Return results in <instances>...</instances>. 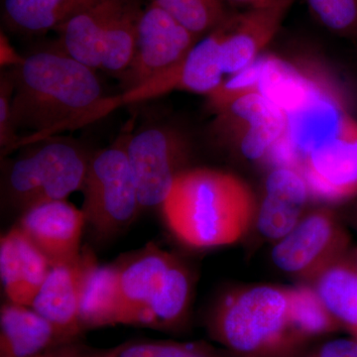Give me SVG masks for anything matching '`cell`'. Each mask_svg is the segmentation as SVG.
<instances>
[{
  "mask_svg": "<svg viewBox=\"0 0 357 357\" xmlns=\"http://www.w3.org/2000/svg\"><path fill=\"white\" fill-rule=\"evenodd\" d=\"M223 22L192 47L172 69L119 96V105L144 102L173 91H185L208 96L222 83L220 44Z\"/></svg>",
  "mask_w": 357,
  "mask_h": 357,
  "instance_id": "obj_10",
  "label": "cell"
},
{
  "mask_svg": "<svg viewBox=\"0 0 357 357\" xmlns=\"http://www.w3.org/2000/svg\"><path fill=\"white\" fill-rule=\"evenodd\" d=\"M347 232L328 210L312 211L272 250L274 264L295 276L314 279L326 267L344 257Z\"/></svg>",
  "mask_w": 357,
  "mask_h": 357,
  "instance_id": "obj_8",
  "label": "cell"
},
{
  "mask_svg": "<svg viewBox=\"0 0 357 357\" xmlns=\"http://www.w3.org/2000/svg\"><path fill=\"white\" fill-rule=\"evenodd\" d=\"M189 150L184 136L167 126L155 124L128 134L126 154L141 211L162 208L176 178L189 169Z\"/></svg>",
  "mask_w": 357,
  "mask_h": 357,
  "instance_id": "obj_6",
  "label": "cell"
},
{
  "mask_svg": "<svg viewBox=\"0 0 357 357\" xmlns=\"http://www.w3.org/2000/svg\"><path fill=\"white\" fill-rule=\"evenodd\" d=\"M181 24L201 36L229 17L225 0H153Z\"/></svg>",
  "mask_w": 357,
  "mask_h": 357,
  "instance_id": "obj_29",
  "label": "cell"
},
{
  "mask_svg": "<svg viewBox=\"0 0 357 357\" xmlns=\"http://www.w3.org/2000/svg\"><path fill=\"white\" fill-rule=\"evenodd\" d=\"M314 17L331 31L357 35V0H307Z\"/></svg>",
  "mask_w": 357,
  "mask_h": 357,
  "instance_id": "obj_31",
  "label": "cell"
},
{
  "mask_svg": "<svg viewBox=\"0 0 357 357\" xmlns=\"http://www.w3.org/2000/svg\"><path fill=\"white\" fill-rule=\"evenodd\" d=\"M263 57L232 75L230 79L223 81L211 95L208 96L211 109L220 112L227 109L237 98L249 93H257L258 83L261 76Z\"/></svg>",
  "mask_w": 357,
  "mask_h": 357,
  "instance_id": "obj_30",
  "label": "cell"
},
{
  "mask_svg": "<svg viewBox=\"0 0 357 357\" xmlns=\"http://www.w3.org/2000/svg\"><path fill=\"white\" fill-rule=\"evenodd\" d=\"M25 57H21L6 34H0V65L4 68L17 67L24 61Z\"/></svg>",
  "mask_w": 357,
  "mask_h": 357,
  "instance_id": "obj_34",
  "label": "cell"
},
{
  "mask_svg": "<svg viewBox=\"0 0 357 357\" xmlns=\"http://www.w3.org/2000/svg\"><path fill=\"white\" fill-rule=\"evenodd\" d=\"M314 290L328 311L357 338V265L340 258L314 279Z\"/></svg>",
  "mask_w": 357,
  "mask_h": 357,
  "instance_id": "obj_24",
  "label": "cell"
},
{
  "mask_svg": "<svg viewBox=\"0 0 357 357\" xmlns=\"http://www.w3.org/2000/svg\"><path fill=\"white\" fill-rule=\"evenodd\" d=\"M310 194L326 202L357 196V122L347 124L337 138L312 152L303 162Z\"/></svg>",
  "mask_w": 357,
  "mask_h": 357,
  "instance_id": "obj_12",
  "label": "cell"
},
{
  "mask_svg": "<svg viewBox=\"0 0 357 357\" xmlns=\"http://www.w3.org/2000/svg\"><path fill=\"white\" fill-rule=\"evenodd\" d=\"M42 357H227L204 342L132 340L107 349L66 344Z\"/></svg>",
  "mask_w": 357,
  "mask_h": 357,
  "instance_id": "obj_25",
  "label": "cell"
},
{
  "mask_svg": "<svg viewBox=\"0 0 357 357\" xmlns=\"http://www.w3.org/2000/svg\"><path fill=\"white\" fill-rule=\"evenodd\" d=\"M96 0H4L7 24L23 33L57 30Z\"/></svg>",
  "mask_w": 357,
  "mask_h": 357,
  "instance_id": "obj_26",
  "label": "cell"
},
{
  "mask_svg": "<svg viewBox=\"0 0 357 357\" xmlns=\"http://www.w3.org/2000/svg\"><path fill=\"white\" fill-rule=\"evenodd\" d=\"M98 264L93 250L83 248L74 261L51 268L33 300L32 309L70 342H77L84 333L79 323V305L86 279Z\"/></svg>",
  "mask_w": 357,
  "mask_h": 357,
  "instance_id": "obj_11",
  "label": "cell"
},
{
  "mask_svg": "<svg viewBox=\"0 0 357 357\" xmlns=\"http://www.w3.org/2000/svg\"><path fill=\"white\" fill-rule=\"evenodd\" d=\"M121 314V292L117 263L98 264L84 284L79 323L86 332L93 328L119 325Z\"/></svg>",
  "mask_w": 357,
  "mask_h": 357,
  "instance_id": "obj_23",
  "label": "cell"
},
{
  "mask_svg": "<svg viewBox=\"0 0 357 357\" xmlns=\"http://www.w3.org/2000/svg\"><path fill=\"white\" fill-rule=\"evenodd\" d=\"M95 70L58 47L11 68L13 128L31 132L15 148L84 128L116 109L117 96H105Z\"/></svg>",
  "mask_w": 357,
  "mask_h": 357,
  "instance_id": "obj_1",
  "label": "cell"
},
{
  "mask_svg": "<svg viewBox=\"0 0 357 357\" xmlns=\"http://www.w3.org/2000/svg\"><path fill=\"white\" fill-rule=\"evenodd\" d=\"M311 196L304 176L297 169L274 167L265 182L264 198L256 211V225L263 236L279 241L302 220Z\"/></svg>",
  "mask_w": 357,
  "mask_h": 357,
  "instance_id": "obj_17",
  "label": "cell"
},
{
  "mask_svg": "<svg viewBox=\"0 0 357 357\" xmlns=\"http://www.w3.org/2000/svg\"><path fill=\"white\" fill-rule=\"evenodd\" d=\"M211 337L241 357H286L301 340L290 319V291L274 285L237 289L215 303Z\"/></svg>",
  "mask_w": 357,
  "mask_h": 357,
  "instance_id": "obj_3",
  "label": "cell"
},
{
  "mask_svg": "<svg viewBox=\"0 0 357 357\" xmlns=\"http://www.w3.org/2000/svg\"><path fill=\"white\" fill-rule=\"evenodd\" d=\"M352 260H354V263L357 265V250H356V252H354V256H352L351 258Z\"/></svg>",
  "mask_w": 357,
  "mask_h": 357,
  "instance_id": "obj_36",
  "label": "cell"
},
{
  "mask_svg": "<svg viewBox=\"0 0 357 357\" xmlns=\"http://www.w3.org/2000/svg\"><path fill=\"white\" fill-rule=\"evenodd\" d=\"M176 259L172 253L150 243L116 262L121 299L119 325L138 326L141 312Z\"/></svg>",
  "mask_w": 357,
  "mask_h": 357,
  "instance_id": "obj_15",
  "label": "cell"
},
{
  "mask_svg": "<svg viewBox=\"0 0 357 357\" xmlns=\"http://www.w3.org/2000/svg\"><path fill=\"white\" fill-rule=\"evenodd\" d=\"M192 295V275L177 258L153 298L141 312L138 326L160 331L177 330L188 318Z\"/></svg>",
  "mask_w": 357,
  "mask_h": 357,
  "instance_id": "obj_21",
  "label": "cell"
},
{
  "mask_svg": "<svg viewBox=\"0 0 357 357\" xmlns=\"http://www.w3.org/2000/svg\"><path fill=\"white\" fill-rule=\"evenodd\" d=\"M312 357H314V356H312Z\"/></svg>",
  "mask_w": 357,
  "mask_h": 357,
  "instance_id": "obj_37",
  "label": "cell"
},
{
  "mask_svg": "<svg viewBox=\"0 0 357 357\" xmlns=\"http://www.w3.org/2000/svg\"><path fill=\"white\" fill-rule=\"evenodd\" d=\"M32 145L9 163L2 181L6 206L21 213L82 191L91 155L67 138L48 137Z\"/></svg>",
  "mask_w": 357,
  "mask_h": 357,
  "instance_id": "obj_4",
  "label": "cell"
},
{
  "mask_svg": "<svg viewBox=\"0 0 357 357\" xmlns=\"http://www.w3.org/2000/svg\"><path fill=\"white\" fill-rule=\"evenodd\" d=\"M314 357H357V340L337 338L326 342Z\"/></svg>",
  "mask_w": 357,
  "mask_h": 357,
  "instance_id": "obj_33",
  "label": "cell"
},
{
  "mask_svg": "<svg viewBox=\"0 0 357 357\" xmlns=\"http://www.w3.org/2000/svg\"><path fill=\"white\" fill-rule=\"evenodd\" d=\"M13 83L10 70L0 81V144L2 150L15 149L21 137L13 124Z\"/></svg>",
  "mask_w": 357,
  "mask_h": 357,
  "instance_id": "obj_32",
  "label": "cell"
},
{
  "mask_svg": "<svg viewBox=\"0 0 357 357\" xmlns=\"http://www.w3.org/2000/svg\"><path fill=\"white\" fill-rule=\"evenodd\" d=\"M86 218L67 199L49 202L21 213L16 227L50 262L51 266L74 261L81 255Z\"/></svg>",
  "mask_w": 357,
  "mask_h": 357,
  "instance_id": "obj_13",
  "label": "cell"
},
{
  "mask_svg": "<svg viewBox=\"0 0 357 357\" xmlns=\"http://www.w3.org/2000/svg\"><path fill=\"white\" fill-rule=\"evenodd\" d=\"M296 0H281L274 6L229 14L223 21L220 63L225 74L234 75L261 57L280 29Z\"/></svg>",
  "mask_w": 357,
  "mask_h": 357,
  "instance_id": "obj_14",
  "label": "cell"
},
{
  "mask_svg": "<svg viewBox=\"0 0 357 357\" xmlns=\"http://www.w3.org/2000/svg\"><path fill=\"white\" fill-rule=\"evenodd\" d=\"M161 211L173 236L198 249L236 243L256 218L248 185L232 174L210 168L181 173Z\"/></svg>",
  "mask_w": 357,
  "mask_h": 357,
  "instance_id": "obj_2",
  "label": "cell"
},
{
  "mask_svg": "<svg viewBox=\"0 0 357 357\" xmlns=\"http://www.w3.org/2000/svg\"><path fill=\"white\" fill-rule=\"evenodd\" d=\"M142 9L136 0H128L107 28L102 44L100 70L122 77L132 63Z\"/></svg>",
  "mask_w": 357,
  "mask_h": 357,
  "instance_id": "obj_27",
  "label": "cell"
},
{
  "mask_svg": "<svg viewBox=\"0 0 357 357\" xmlns=\"http://www.w3.org/2000/svg\"><path fill=\"white\" fill-rule=\"evenodd\" d=\"M73 342L31 307L8 301L0 309V357H41Z\"/></svg>",
  "mask_w": 357,
  "mask_h": 357,
  "instance_id": "obj_19",
  "label": "cell"
},
{
  "mask_svg": "<svg viewBox=\"0 0 357 357\" xmlns=\"http://www.w3.org/2000/svg\"><path fill=\"white\" fill-rule=\"evenodd\" d=\"M128 135L91 155L82 192L86 225L98 241L128 229L141 211L137 187L126 154Z\"/></svg>",
  "mask_w": 357,
  "mask_h": 357,
  "instance_id": "obj_5",
  "label": "cell"
},
{
  "mask_svg": "<svg viewBox=\"0 0 357 357\" xmlns=\"http://www.w3.org/2000/svg\"><path fill=\"white\" fill-rule=\"evenodd\" d=\"M321 79L283 59L264 56L257 93L287 114L306 102Z\"/></svg>",
  "mask_w": 357,
  "mask_h": 357,
  "instance_id": "obj_22",
  "label": "cell"
},
{
  "mask_svg": "<svg viewBox=\"0 0 357 357\" xmlns=\"http://www.w3.org/2000/svg\"><path fill=\"white\" fill-rule=\"evenodd\" d=\"M128 0H96L58 28V48L93 70L100 69L105 32Z\"/></svg>",
  "mask_w": 357,
  "mask_h": 357,
  "instance_id": "obj_20",
  "label": "cell"
},
{
  "mask_svg": "<svg viewBox=\"0 0 357 357\" xmlns=\"http://www.w3.org/2000/svg\"><path fill=\"white\" fill-rule=\"evenodd\" d=\"M199 37L152 0L141 14L135 55L121 77L123 91L172 69L198 43Z\"/></svg>",
  "mask_w": 357,
  "mask_h": 357,
  "instance_id": "obj_7",
  "label": "cell"
},
{
  "mask_svg": "<svg viewBox=\"0 0 357 357\" xmlns=\"http://www.w3.org/2000/svg\"><path fill=\"white\" fill-rule=\"evenodd\" d=\"M218 121L246 126L236 140L241 155L251 161L266 159L287 128L285 112L259 93L237 98L218 112Z\"/></svg>",
  "mask_w": 357,
  "mask_h": 357,
  "instance_id": "obj_16",
  "label": "cell"
},
{
  "mask_svg": "<svg viewBox=\"0 0 357 357\" xmlns=\"http://www.w3.org/2000/svg\"><path fill=\"white\" fill-rule=\"evenodd\" d=\"M356 340H357V338H356Z\"/></svg>",
  "mask_w": 357,
  "mask_h": 357,
  "instance_id": "obj_38",
  "label": "cell"
},
{
  "mask_svg": "<svg viewBox=\"0 0 357 357\" xmlns=\"http://www.w3.org/2000/svg\"><path fill=\"white\" fill-rule=\"evenodd\" d=\"M225 1H229L231 3L243 6L248 9H253L274 6V4L278 3L281 0H225Z\"/></svg>",
  "mask_w": 357,
  "mask_h": 357,
  "instance_id": "obj_35",
  "label": "cell"
},
{
  "mask_svg": "<svg viewBox=\"0 0 357 357\" xmlns=\"http://www.w3.org/2000/svg\"><path fill=\"white\" fill-rule=\"evenodd\" d=\"M50 262L17 227L0 239V276L8 301L31 307Z\"/></svg>",
  "mask_w": 357,
  "mask_h": 357,
  "instance_id": "obj_18",
  "label": "cell"
},
{
  "mask_svg": "<svg viewBox=\"0 0 357 357\" xmlns=\"http://www.w3.org/2000/svg\"><path fill=\"white\" fill-rule=\"evenodd\" d=\"M286 117L283 141L299 171L312 152L337 138L351 119L337 89L324 77L306 102Z\"/></svg>",
  "mask_w": 357,
  "mask_h": 357,
  "instance_id": "obj_9",
  "label": "cell"
},
{
  "mask_svg": "<svg viewBox=\"0 0 357 357\" xmlns=\"http://www.w3.org/2000/svg\"><path fill=\"white\" fill-rule=\"evenodd\" d=\"M290 291V319L301 342L333 332L338 323L311 286H297Z\"/></svg>",
  "mask_w": 357,
  "mask_h": 357,
  "instance_id": "obj_28",
  "label": "cell"
}]
</instances>
